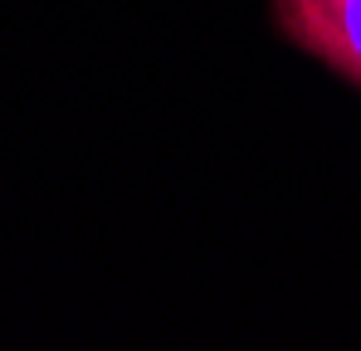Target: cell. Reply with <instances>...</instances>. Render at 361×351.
<instances>
[{
    "instance_id": "cell-1",
    "label": "cell",
    "mask_w": 361,
    "mask_h": 351,
    "mask_svg": "<svg viewBox=\"0 0 361 351\" xmlns=\"http://www.w3.org/2000/svg\"><path fill=\"white\" fill-rule=\"evenodd\" d=\"M279 35L361 93V0H269Z\"/></svg>"
}]
</instances>
